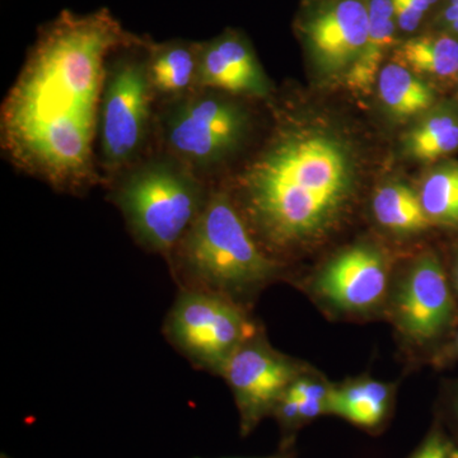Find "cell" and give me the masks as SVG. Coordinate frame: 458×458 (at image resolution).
<instances>
[{
  "instance_id": "cell-13",
  "label": "cell",
  "mask_w": 458,
  "mask_h": 458,
  "mask_svg": "<svg viewBox=\"0 0 458 458\" xmlns=\"http://www.w3.org/2000/svg\"><path fill=\"white\" fill-rule=\"evenodd\" d=\"M201 42L148 41L147 68L157 102L182 98L199 89Z\"/></svg>"
},
{
  "instance_id": "cell-23",
  "label": "cell",
  "mask_w": 458,
  "mask_h": 458,
  "mask_svg": "<svg viewBox=\"0 0 458 458\" xmlns=\"http://www.w3.org/2000/svg\"><path fill=\"white\" fill-rule=\"evenodd\" d=\"M408 458H458V451L441 432L433 430Z\"/></svg>"
},
{
  "instance_id": "cell-29",
  "label": "cell",
  "mask_w": 458,
  "mask_h": 458,
  "mask_svg": "<svg viewBox=\"0 0 458 458\" xmlns=\"http://www.w3.org/2000/svg\"><path fill=\"white\" fill-rule=\"evenodd\" d=\"M457 99H458V86H457Z\"/></svg>"
},
{
  "instance_id": "cell-28",
  "label": "cell",
  "mask_w": 458,
  "mask_h": 458,
  "mask_svg": "<svg viewBox=\"0 0 458 458\" xmlns=\"http://www.w3.org/2000/svg\"><path fill=\"white\" fill-rule=\"evenodd\" d=\"M0 458H9V457L7 456V454H2V456H0Z\"/></svg>"
},
{
  "instance_id": "cell-10",
  "label": "cell",
  "mask_w": 458,
  "mask_h": 458,
  "mask_svg": "<svg viewBox=\"0 0 458 458\" xmlns=\"http://www.w3.org/2000/svg\"><path fill=\"white\" fill-rule=\"evenodd\" d=\"M401 330L418 343L441 335L454 318V301L441 261L421 256L409 270L394 303Z\"/></svg>"
},
{
  "instance_id": "cell-19",
  "label": "cell",
  "mask_w": 458,
  "mask_h": 458,
  "mask_svg": "<svg viewBox=\"0 0 458 458\" xmlns=\"http://www.w3.org/2000/svg\"><path fill=\"white\" fill-rule=\"evenodd\" d=\"M376 221L396 233H418L432 225L419 192L403 182H390L377 190L372 201Z\"/></svg>"
},
{
  "instance_id": "cell-26",
  "label": "cell",
  "mask_w": 458,
  "mask_h": 458,
  "mask_svg": "<svg viewBox=\"0 0 458 458\" xmlns=\"http://www.w3.org/2000/svg\"><path fill=\"white\" fill-rule=\"evenodd\" d=\"M454 351L458 352V336L456 342L454 344Z\"/></svg>"
},
{
  "instance_id": "cell-15",
  "label": "cell",
  "mask_w": 458,
  "mask_h": 458,
  "mask_svg": "<svg viewBox=\"0 0 458 458\" xmlns=\"http://www.w3.org/2000/svg\"><path fill=\"white\" fill-rule=\"evenodd\" d=\"M369 2V35L357 62L344 77L352 92L367 95L377 83L386 57L396 49L397 27L393 0H367Z\"/></svg>"
},
{
  "instance_id": "cell-27",
  "label": "cell",
  "mask_w": 458,
  "mask_h": 458,
  "mask_svg": "<svg viewBox=\"0 0 458 458\" xmlns=\"http://www.w3.org/2000/svg\"><path fill=\"white\" fill-rule=\"evenodd\" d=\"M456 284H457V289H458V259H457V262H456Z\"/></svg>"
},
{
  "instance_id": "cell-9",
  "label": "cell",
  "mask_w": 458,
  "mask_h": 458,
  "mask_svg": "<svg viewBox=\"0 0 458 458\" xmlns=\"http://www.w3.org/2000/svg\"><path fill=\"white\" fill-rule=\"evenodd\" d=\"M297 29L319 73L344 78L366 45L369 2L318 0L303 9Z\"/></svg>"
},
{
  "instance_id": "cell-22",
  "label": "cell",
  "mask_w": 458,
  "mask_h": 458,
  "mask_svg": "<svg viewBox=\"0 0 458 458\" xmlns=\"http://www.w3.org/2000/svg\"><path fill=\"white\" fill-rule=\"evenodd\" d=\"M443 0H393L399 32L415 33L424 23L432 21Z\"/></svg>"
},
{
  "instance_id": "cell-1",
  "label": "cell",
  "mask_w": 458,
  "mask_h": 458,
  "mask_svg": "<svg viewBox=\"0 0 458 458\" xmlns=\"http://www.w3.org/2000/svg\"><path fill=\"white\" fill-rule=\"evenodd\" d=\"M138 38L106 8L63 11L41 26L0 108L9 164L73 197L104 185L98 134L107 60Z\"/></svg>"
},
{
  "instance_id": "cell-24",
  "label": "cell",
  "mask_w": 458,
  "mask_h": 458,
  "mask_svg": "<svg viewBox=\"0 0 458 458\" xmlns=\"http://www.w3.org/2000/svg\"><path fill=\"white\" fill-rule=\"evenodd\" d=\"M458 20V0H443L441 7L434 14L429 30H445Z\"/></svg>"
},
{
  "instance_id": "cell-12",
  "label": "cell",
  "mask_w": 458,
  "mask_h": 458,
  "mask_svg": "<svg viewBox=\"0 0 458 458\" xmlns=\"http://www.w3.org/2000/svg\"><path fill=\"white\" fill-rule=\"evenodd\" d=\"M387 282V264L381 252L358 245L328 262L316 280V291L339 309L363 311L384 297Z\"/></svg>"
},
{
  "instance_id": "cell-16",
  "label": "cell",
  "mask_w": 458,
  "mask_h": 458,
  "mask_svg": "<svg viewBox=\"0 0 458 458\" xmlns=\"http://www.w3.org/2000/svg\"><path fill=\"white\" fill-rule=\"evenodd\" d=\"M403 150L423 164H438L458 152V99H439L403 135Z\"/></svg>"
},
{
  "instance_id": "cell-11",
  "label": "cell",
  "mask_w": 458,
  "mask_h": 458,
  "mask_svg": "<svg viewBox=\"0 0 458 458\" xmlns=\"http://www.w3.org/2000/svg\"><path fill=\"white\" fill-rule=\"evenodd\" d=\"M199 89L221 90L246 99H267L271 82L242 33L225 30L201 42Z\"/></svg>"
},
{
  "instance_id": "cell-2",
  "label": "cell",
  "mask_w": 458,
  "mask_h": 458,
  "mask_svg": "<svg viewBox=\"0 0 458 458\" xmlns=\"http://www.w3.org/2000/svg\"><path fill=\"white\" fill-rule=\"evenodd\" d=\"M358 162L351 140L333 126L286 117L222 185L276 259L321 241L342 222L357 192Z\"/></svg>"
},
{
  "instance_id": "cell-20",
  "label": "cell",
  "mask_w": 458,
  "mask_h": 458,
  "mask_svg": "<svg viewBox=\"0 0 458 458\" xmlns=\"http://www.w3.org/2000/svg\"><path fill=\"white\" fill-rule=\"evenodd\" d=\"M418 192L432 225L458 227V161L450 158L434 164Z\"/></svg>"
},
{
  "instance_id": "cell-17",
  "label": "cell",
  "mask_w": 458,
  "mask_h": 458,
  "mask_svg": "<svg viewBox=\"0 0 458 458\" xmlns=\"http://www.w3.org/2000/svg\"><path fill=\"white\" fill-rule=\"evenodd\" d=\"M376 84L379 101L396 120L419 119L439 101L438 90L429 81L397 62L381 69Z\"/></svg>"
},
{
  "instance_id": "cell-4",
  "label": "cell",
  "mask_w": 458,
  "mask_h": 458,
  "mask_svg": "<svg viewBox=\"0 0 458 458\" xmlns=\"http://www.w3.org/2000/svg\"><path fill=\"white\" fill-rule=\"evenodd\" d=\"M210 186L174 157L153 150L105 188L137 245L167 261L203 209Z\"/></svg>"
},
{
  "instance_id": "cell-7",
  "label": "cell",
  "mask_w": 458,
  "mask_h": 458,
  "mask_svg": "<svg viewBox=\"0 0 458 458\" xmlns=\"http://www.w3.org/2000/svg\"><path fill=\"white\" fill-rule=\"evenodd\" d=\"M162 331L192 367L219 377L233 352L258 334L241 303L195 289H180Z\"/></svg>"
},
{
  "instance_id": "cell-25",
  "label": "cell",
  "mask_w": 458,
  "mask_h": 458,
  "mask_svg": "<svg viewBox=\"0 0 458 458\" xmlns=\"http://www.w3.org/2000/svg\"><path fill=\"white\" fill-rule=\"evenodd\" d=\"M199 458V457H197ZM228 458H295L294 452L291 450V448H284V450H280L278 454H271V456L267 457H228Z\"/></svg>"
},
{
  "instance_id": "cell-18",
  "label": "cell",
  "mask_w": 458,
  "mask_h": 458,
  "mask_svg": "<svg viewBox=\"0 0 458 458\" xmlns=\"http://www.w3.org/2000/svg\"><path fill=\"white\" fill-rule=\"evenodd\" d=\"M391 390L377 381H360L331 388L328 414L351 421L363 429H377L390 411Z\"/></svg>"
},
{
  "instance_id": "cell-6",
  "label": "cell",
  "mask_w": 458,
  "mask_h": 458,
  "mask_svg": "<svg viewBox=\"0 0 458 458\" xmlns=\"http://www.w3.org/2000/svg\"><path fill=\"white\" fill-rule=\"evenodd\" d=\"M141 38L111 54L99 108L98 164L104 186L153 152L157 98Z\"/></svg>"
},
{
  "instance_id": "cell-14",
  "label": "cell",
  "mask_w": 458,
  "mask_h": 458,
  "mask_svg": "<svg viewBox=\"0 0 458 458\" xmlns=\"http://www.w3.org/2000/svg\"><path fill=\"white\" fill-rule=\"evenodd\" d=\"M394 51V62L405 65L424 80L445 89H457V36L439 30H428L400 42Z\"/></svg>"
},
{
  "instance_id": "cell-5",
  "label": "cell",
  "mask_w": 458,
  "mask_h": 458,
  "mask_svg": "<svg viewBox=\"0 0 458 458\" xmlns=\"http://www.w3.org/2000/svg\"><path fill=\"white\" fill-rule=\"evenodd\" d=\"M243 101L221 90L197 89L157 105L153 150L213 183L251 134L254 119Z\"/></svg>"
},
{
  "instance_id": "cell-21",
  "label": "cell",
  "mask_w": 458,
  "mask_h": 458,
  "mask_svg": "<svg viewBox=\"0 0 458 458\" xmlns=\"http://www.w3.org/2000/svg\"><path fill=\"white\" fill-rule=\"evenodd\" d=\"M286 393L291 394L300 406L302 426L319 415L328 412V396H330L331 388L322 382L315 381L310 377L300 376L293 384L289 386Z\"/></svg>"
},
{
  "instance_id": "cell-8",
  "label": "cell",
  "mask_w": 458,
  "mask_h": 458,
  "mask_svg": "<svg viewBox=\"0 0 458 458\" xmlns=\"http://www.w3.org/2000/svg\"><path fill=\"white\" fill-rule=\"evenodd\" d=\"M300 376V367L274 351L259 334L233 352L221 377L236 401L241 436H249L262 419L273 415L283 394Z\"/></svg>"
},
{
  "instance_id": "cell-3",
  "label": "cell",
  "mask_w": 458,
  "mask_h": 458,
  "mask_svg": "<svg viewBox=\"0 0 458 458\" xmlns=\"http://www.w3.org/2000/svg\"><path fill=\"white\" fill-rule=\"evenodd\" d=\"M180 289L212 292L240 303L278 276V259L258 242L222 183H212L197 219L168 258Z\"/></svg>"
}]
</instances>
